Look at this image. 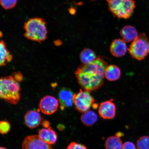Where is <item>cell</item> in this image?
Returning a JSON list of instances; mask_svg holds the SVG:
<instances>
[{"label": "cell", "instance_id": "obj_1", "mask_svg": "<svg viewBox=\"0 0 149 149\" xmlns=\"http://www.w3.org/2000/svg\"><path fill=\"white\" fill-rule=\"evenodd\" d=\"M107 66V63L100 57L90 64L81 65L74 72L80 86L89 92L100 88L103 84Z\"/></svg>", "mask_w": 149, "mask_h": 149}, {"label": "cell", "instance_id": "obj_2", "mask_svg": "<svg viewBox=\"0 0 149 149\" xmlns=\"http://www.w3.org/2000/svg\"><path fill=\"white\" fill-rule=\"evenodd\" d=\"M24 36L29 40L41 43L47 38L46 22L41 18H33L24 24Z\"/></svg>", "mask_w": 149, "mask_h": 149}, {"label": "cell", "instance_id": "obj_3", "mask_svg": "<svg viewBox=\"0 0 149 149\" xmlns=\"http://www.w3.org/2000/svg\"><path fill=\"white\" fill-rule=\"evenodd\" d=\"M20 88L18 81L13 76L1 77L0 80V97L8 103L16 104L20 98Z\"/></svg>", "mask_w": 149, "mask_h": 149}, {"label": "cell", "instance_id": "obj_4", "mask_svg": "<svg viewBox=\"0 0 149 149\" xmlns=\"http://www.w3.org/2000/svg\"><path fill=\"white\" fill-rule=\"evenodd\" d=\"M109 10L113 16L127 19L133 15L136 5L134 0H107Z\"/></svg>", "mask_w": 149, "mask_h": 149}, {"label": "cell", "instance_id": "obj_5", "mask_svg": "<svg viewBox=\"0 0 149 149\" xmlns=\"http://www.w3.org/2000/svg\"><path fill=\"white\" fill-rule=\"evenodd\" d=\"M148 37L145 33L140 34L128 48L130 55L137 60L144 59L148 53Z\"/></svg>", "mask_w": 149, "mask_h": 149}, {"label": "cell", "instance_id": "obj_6", "mask_svg": "<svg viewBox=\"0 0 149 149\" xmlns=\"http://www.w3.org/2000/svg\"><path fill=\"white\" fill-rule=\"evenodd\" d=\"M73 102L76 109L84 113L89 110L95 100L89 92L80 89L79 92L74 95Z\"/></svg>", "mask_w": 149, "mask_h": 149}, {"label": "cell", "instance_id": "obj_7", "mask_svg": "<svg viewBox=\"0 0 149 149\" xmlns=\"http://www.w3.org/2000/svg\"><path fill=\"white\" fill-rule=\"evenodd\" d=\"M23 149H53L51 145L42 139L38 135L28 136L22 143Z\"/></svg>", "mask_w": 149, "mask_h": 149}, {"label": "cell", "instance_id": "obj_8", "mask_svg": "<svg viewBox=\"0 0 149 149\" xmlns=\"http://www.w3.org/2000/svg\"><path fill=\"white\" fill-rule=\"evenodd\" d=\"M58 102L53 96H47L40 100L39 107L45 114L50 115L55 112L58 107Z\"/></svg>", "mask_w": 149, "mask_h": 149}, {"label": "cell", "instance_id": "obj_9", "mask_svg": "<svg viewBox=\"0 0 149 149\" xmlns=\"http://www.w3.org/2000/svg\"><path fill=\"white\" fill-rule=\"evenodd\" d=\"M112 100H107L100 104L98 111L101 118L106 120H111L116 116V106Z\"/></svg>", "mask_w": 149, "mask_h": 149}, {"label": "cell", "instance_id": "obj_10", "mask_svg": "<svg viewBox=\"0 0 149 149\" xmlns=\"http://www.w3.org/2000/svg\"><path fill=\"white\" fill-rule=\"evenodd\" d=\"M73 93L70 89L63 88L61 89L59 93L58 97L61 110L72 106L73 103Z\"/></svg>", "mask_w": 149, "mask_h": 149}, {"label": "cell", "instance_id": "obj_11", "mask_svg": "<svg viewBox=\"0 0 149 149\" xmlns=\"http://www.w3.org/2000/svg\"><path fill=\"white\" fill-rule=\"evenodd\" d=\"M127 51L126 42L123 40L116 39L112 42L110 47V52L114 56L120 57L125 55Z\"/></svg>", "mask_w": 149, "mask_h": 149}, {"label": "cell", "instance_id": "obj_12", "mask_svg": "<svg viewBox=\"0 0 149 149\" xmlns=\"http://www.w3.org/2000/svg\"><path fill=\"white\" fill-rule=\"evenodd\" d=\"M26 125L29 128H34L40 125L42 118L40 113L36 111H28L24 117Z\"/></svg>", "mask_w": 149, "mask_h": 149}, {"label": "cell", "instance_id": "obj_13", "mask_svg": "<svg viewBox=\"0 0 149 149\" xmlns=\"http://www.w3.org/2000/svg\"><path fill=\"white\" fill-rule=\"evenodd\" d=\"M38 136L44 142L50 145L55 144L57 139L56 133L50 127L40 130L38 132Z\"/></svg>", "mask_w": 149, "mask_h": 149}, {"label": "cell", "instance_id": "obj_14", "mask_svg": "<svg viewBox=\"0 0 149 149\" xmlns=\"http://www.w3.org/2000/svg\"><path fill=\"white\" fill-rule=\"evenodd\" d=\"M120 33L123 40L126 42H133L139 36L135 27L130 25L124 26L121 30Z\"/></svg>", "mask_w": 149, "mask_h": 149}, {"label": "cell", "instance_id": "obj_15", "mask_svg": "<svg viewBox=\"0 0 149 149\" xmlns=\"http://www.w3.org/2000/svg\"><path fill=\"white\" fill-rule=\"evenodd\" d=\"M120 69L116 65H109L107 66L106 68L105 77L109 81H117L120 78Z\"/></svg>", "mask_w": 149, "mask_h": 149}, {"label": "cell", "instance_id": "obj_16", "mask_svg": "<svg viewBox=\"0 0 149 149\" xmlns=\"http://www.w3.org/2000/svg\"><path fill=\"white\" fill-rule=\"evenodd\" d=\"M81 120L85 126L90 127L97 121L98 116L94 111L89 110L83 113L81 116Z\"/></svg>", "mask_w": 149, "mask_h": 149}, {"label": "cell", "instance_id": "obj_17", "mask_svg": "<svg viewBox=\"0 0 149 149\" xmlns=\"http://www.w3.org/2000/svg\"><path fill=\"white\" fill-rule=\"evenodd\" d=\"M0 65L1 66H5L7 63L12 61L13 56L7 49L5 43L3 40H1L0 43Z\"/></svg>", "mask_w": 149, "mask_h": 149}, {"label": "cell", "instance_id": "obj_18", "mask_svg": "<svg viewBox=\"0 0 149 149\" xmlns=\"http://www.w3.org/2000/svg\"><path fill=\"white\" fill-rule=\"evenodd\" d=\"M97 58L95 52L89 48H85L80 55V60L84 64H90L95 60Z\"/></svg>", "mask_w": 149, "mask_h": 149}, {"label": "cell", "instance_id": "obj_19", "mask_svg": "<svg viewBox=\"0 0 149 149\" xmlns=\"http://www.w3.org/2000/svg\"><path fill=\"white\" fill-rule=\"evenodd\" d=\"M123 146L122 140L117 135L108 137L105 142L106 149H122Z\"/></svg>", "mask_w": 149, "mask_h": 149}, {"label": "cell", "instance_id": "obj_20", "mask_svg": "<svg viewBox=\"0 0 149 149\" xmlns=\"http://www.w3.org/2000/svg\"><path fill=\"white\" fill-rule=\"evenodd\" d=\"M137 149H149V137L143 136L137 141Z\"/></svg>", "mask_w": 149, "mask_h": 149}, {"label": "cell", "instance_id": "obj_21", "mask_svg": "<svg viewBox=\"0 0 149 149\" xmlns=\"http://www.w3.org/2000/svg\"><path fill=\"white\" fill-rule=\"evenodd\" d=\"M17 0H0L1 6L6 10L12 9L16 6Z\"/></svg>", "mask_w": 149, "mask_h": 149}, {"label": "cell", "instance_id": "obj_22", "mask_svg": "<svg viewBox=\"0 0 149 149\" xmlns=\"http://www.w3.org/2000/svg\"><path fill=\"white\" fill-rule=\"evenodd\" d=\"M10 129V123L7 121H1L0 123V132L2 134L8 133Z\"/></svg>", "mask_w": 149, "mask_h": 149}, {"label": "cell", "instance_id": "obj_23", "mask_svg": "<svg viewBox=\"0 0 149 149\" xmlns=\"http://www.w3.org/2000/svg\"><path fill=\"white\" fill-rule=\"evenodd\" d=\"M67 149H87V148L84 145L72 142L69 145Z\"/></svg>", "mask_w": 149, "mask_h": 149}, {"label": "cell", "instance_id": "obj_24", "mask_svg": "<svg viewBox=\"0 0 149 149\" xmlns=\"http://www.w3.org/2000/svg\"><path fill=\"white\" fill-rule=\"evenodd\" d=\"M122 149H137L134 144L130 141H127L123 144Z\"/></svg>", "mask_w": 149, "mask_h": 149}, {"label": "cell", "instance_id": "obj_25", "mask_svg": "<svg viewBox=\"0 0 149 149\" xmlns=\"http://www.w3.org/2000/svg\"><path fill=\"white\" fill-rule=\"evenodd\" d=\"M13 77L18 81H21L23 79V76L20 72H16L15 73L14 76Z\"/></svg>", "mask_w": 149, "mask_h": 149}, {"label": "cell", "instance_id": "obj_26", "mask_svg": "<svg viewBox=\"0 0 149 149\" xmlns=\"http://www.w3.org/2000/svg\"><path fill=\"white\" fill-rule=\"evenodd\" d=\"M42 125L44 127L46 128L49 127V123L48 122V121H45L43 122L42 123Z\"/></svg>", "mask_w": 149, "mask_h": 149}, {"label": "cell", "instance_id": "obj_27", "mask_svg": "<svg viewBox=\"0 0 149 149\" xmlns=\"http://www.w3.org/2000/svg\"><path fill=\"white\" fill-rule=\"evenodd\" d=\"M0 149H7L6 148H3V147H1V148H0Z\"/></svg>", "mask_w": 149, "mask_h": 149}, {"label": "cell", "instance_id": "obj_28", "mask_svg": "<svg viewBox=\"0 0 149 149\" xmlns=\"http://www.w3.org/2000/svg\"><path fill=\"white\" fill-rule=\"evenodd\" d=\"M148 53H149V42H148Z\"/></svg>", "mask_w": 149, "mask_h": 149}, {"label": "cell", "instance_id": "obj_29", "mask_svg": "<svg viewBox=\"0 0 149 149\" xmlns=\"http://www.w3.org/2000/svg\"><path fill=\"white\" fill-rule=\"evenodd\" d=\"M90 1H96V0H90Z\"/></svg>", "mask_w": 149, "mask_h": 149}]
</instances>
